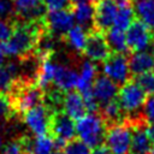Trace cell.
Wrapping results in <instances>:
<instances>
[{"label":"cell","instance_id":"obj_1","mask_svg":"<svg viewBox=\"0 0 154 154\" xmlns=\"http://www.w3.org/2000/svg\"><path fill=\"white\" fill-rule=\"evenodd\" d=\"M43 29V18L37 20L14 19V26L11 36L7 41L1 42L5 54L8 57H17L18 59L32 55L36 51V45Z\"/></svg>","mask_w":154,"mask_h":154},{"label":"cell","instance_id":"obj_2","mask_svg":"<svg viewBox=\"0 0 154 154\" xmlns=\"http://www.w3.org/2000/svg\"><path fill=\"white\" fill-rule=\"evenodd\" d=\"M17 117H22L26 111L43 103L45 91L37 85L36 81L17 77L7 93Z\"/></svg>","mask_w":154,"mask_h":154},{"label":"cell","instance_id":"obj_3","mask_svg":"<svg viewBox=\"0 0 154 154\" xmlns=\"http://www.w3.org/2000/svg\"><path fill=\"white\" fill-rule=\"evenodd\" d=\"M107 125L99 113H85L76 122L78 138L88 147L94 148L105 141Z\"/></svg>","mask_w":154,"mask_h":154},{"label":"cell","instance_id":"obj_4","mask_svg":"<svg viewBox=\"0 0 154 154\" xmlns=\"http://www.w3.org/2000/svg\"><path fill=\"white\" fill-rule=\"evenodd\" d=\"M146 93L143 89L131 78L126 83L119 87L117 100L124 111L126 118H137L143 116V113H138L146 102Z\"/></svg>","mask_w":154,"mask_h":154},{"label":"cell","instance_id":"obj_5","mask_svg":"<svg viewBox=\"0 0 154 154\" xmlns=\"http://www.w3.org/2000/svg\"><path fill=\"white\" fill-rule=\"evenodd\" d=\"M125 38L130 53L147 51L154 43V30L137 18L126 29Z\"/></svg>","mask_w":154,"mask_h":154},{"label":"cell","instance_id":"obj_6","mask_svg":"<svg viewBox=\"0 0 154 154\" xmlns=\"http://www.w3.org/2000/svg\"><path fill=\"white\" fill-rule=\"evenodd\" d=\"M132 137V129L126 120L107 126L105 144L113 154H129Z\"/></svg>","mask_w":154,"mask_h":154},{"label":"cell","instance_id":"obj_7","mask_svg":"<svg viewBox=\"0 0 154 154\" xmlns=\"http://www.w3.org/2000/svg\"><path fill=\"white\" fill-rule=\"evenodd\" d=\"M102 72L119 87L132 78L129 67V54L112 52L102 61Z\"/></svg>","mask_w":154,"mask_h":154},{"label":"cell","instance_id":"obj_8","mask_svg":"<svg viewBox=\"0 0 154 154\" xmlns=\"http://www.w3.org/2000/svg\"><path fill=\"white\" fill-rule=\"evenodd\" d=\"M73 24L75 17L71 11V6L58 10H48L43 17L45 29L59 40L73 26Z\"/></svg>","mask_w":154,"mask_h":154},{"label":"cell","instance_id":"obj_9","mask_svg":"<svg viewBox=\"0 0 154 154\" xmlns=\"http://www.w3.org/2000/svg\"><path fill=\"white\" fill-rule=\"evenodd\" d=\"M109 46L107 43L106 36L102 31L91 28L87 31V38H85V46L83 49V55L88 57L91 61L101 63L108 58L111 54Z\"/></svg>","mask_w":154,"mask_h":154},{"label":"cell","instance_id":"obj_10","mask_svg":"<svg viewBox=\"0 0 154 154\" xmlns=\"http://www.w3.org/2000/svg\"><path fill=\"white\" fill-rule=\"evenodd\" d=\"M52 113L53 112L45 103H41L26 111L20 118L35 136H43L48 135L49 132V122Z\"/></svg>","mask_w":154,"mask_h":154},{"label":"cell","instance_id":"obj_11","mask_svg":"<svg viewBox=\"0 0 154 154\" xmlns=\"http://www.w3.org/2000/svg\"><path fill=\"white\" fill-rule=\"evenodd\" d=\"M48 135L53 140H63L69 142L76 138V124L72 118H70L63 111H55L52 113L49 122Z\"/></svg>","mask_w":154,"mask_h":154},{"label":"cell","instance_id":"obj_12","mask_svg":"<svg viewBox=\"0 0 154 154\" xmlns=\"http://www.w3.org/2000/svg\"><path fill=\"white\" fill-rule=\"evenodd\" d=\"M94 28L106 32L112 28L118 6L112 0H94Z\"/></svg>","mask_w":154,"mask_h":154},{"label":"cell","instance_id":"obj_13","mask_svg":"<svg viewBox=\"0 0 154 154\" xmlns=\"http://www.w3.org/2000/svg\"><path fill=\"white\" fill-rule=\"evenodd\" d=\"M14 19L37 20L45 17L47 7L43 0H12Z\"/></svg>","mask_w":154,"mask_h":154},{"label":"cell","instance_id":"obj_14","mask_svg":"<svg viewBox=\"0 0 154 154\" xmlns=\"http://www.w3.org/2000/svg\"><path fill=\"white\" fill-rule=\"evenodd\" d=\"M119 85L116 84L112 79H109L107 76L101 75L96 76L94 83H93V95L99 103V107L106 105L111 100L117 97L118 88Z\"/></svg>","mask_w":154,"mask_h":154},{"label":"cell","instance_id":"obj_15","mask_svg":"<svg viewBox=\"0 0 154 154\" xmlns=\"http://www.w3.org/2000/svg\"><path fill=\"white\" fill-rule=\"evenodd\" d=\"M63 112H65L73 120L79 119L87 113V108L84 105V100L78 90H69L65 91L63 99Z\"/></svg>","mask_w":154,"mask_h":154},{"label":"cell","instance_id":"obj_16","mask_svg":"<svg viewBox=\"0 0 154 154\" xmlns=\"http://www.w3.org/2000/svg\"><path fill=\"white\" fill-rule=\"evenodd\" d=\"M129 67L131 76L154 70V51L147 49L129 54Z\"/></svg>","mask_w":154,"mask_h":154},{"label":"cell","instance_id":"obj_17","mask_svg":"<svg viewBox=\"0 0 154 154\" xmlns=\"http://www.w3.org/2000/svg\"><path fill=\"white\" fill-rule=\"evenodd\" d=\"M77 81H78V73L76 72V70L65 65L57 64L54 78H53V85H55L63 91H69L76 88Z\"/></svg>","mask_w":154,"mask_h":154},{"label":"cell","instance_id":"obj_18","mask_svg":"<svg viewBox=\"0 0 154 154\" xmlns=\"http://www.w3.org/2000/svg\"><path fill=\"white\" fill-rule=\"evenodd\" d=\"M97 76V69L96 65L89 60L84 61L81 67V75H78L77 81V90L82 96H85L90 93H93V83Z\"/></svg>","mask_w":154,"mask_h":154},{"label":"cell","instance_id":"obj_19","mask_svg":"<svg viewBox=\"0 0 154 154\" xmlns=\"http://www.w3.org/2000/svg\"><path fill=\"white\" fill-rule=\"evenodd\" d=\"M71 11L75 17V22L83 28L85 31L94 28V6L91 2H79L72 4Z\"/></svg>","mask_w":154,"mask_h":154},{"label":"cell","instance_id":"obj_20","mask_svg":"<svg viewBox=\"0 0 154 154\" xmlns=\"http://www.w3.org/2000/svg\"><path fill=\"white\" fill-rule=\"evenodd\" d=\"M99 114L102 117V119L105 120L107 126L123 123L125 120V118H126V116H125L124 111L122 109L117 97L111 100L106 105L101 106V112Z\"/></svg>","mask_w":154,"mask_h":154},{"label":"cell","instance_id":"obj_21","mask_svg":"<svg viewBox=\"0 0 154 154\" xmlns=\"http://www.w3.org/2000/svg\"><path fill=\"white\" fill-rule=\"evenodd\" d=\"M85 38H87V31L79 25H73L66 34H64L60 37L63 42H65L73 51L81 54L83 53V49L85 46Z\"/></svg>","mask_w":154,"mask_h":154},{"label":"cell","instance_id":"obj_22","mask_svg":"<svg viewBox=\"0 0 154 154\" xmlns=\"http://www.w3.org/2000/svg\"><path fill=\"white\" fill-rule=\"evenodd\" d=\"M107 43L109 46L111 52L114 53H124V54H129V48L126 46V38H125V34L123 30H119L117 28H111L106 31L105 34Z\"/></svg>","mask_w":154,"mask_h":154},{"label":"cell","instance_id":"obj_23","mask_svg":"<svg viewBox=\"0 0 154 154\" xmlns=\"http://www.w3.org/2000/svg\"><path fill=\"white\" fill-rule=\"evenodd\" d=\"M134 10L138 19L154 30V0H137Z\"/></svg>","mask_w":154,"mask_h":154},{"label":"cell","instance_id":"obj_24","mask_svg":"<svg viewBox=\"0 0 154 154\" xmlns=\"http://www.w3.org/2000/svg\"><path fill=\"white\" fill-rule=\"evenodd\" d=\"M134 19H135V10H134L132 4L126 5V6H122L117 11L113 26L124 31L129 28V25L134 22Z\"/></svg>","mask_w":154,"mask_h":154},{"label":"cell","instance_id":"obj_25","mask_svg":"<svg viewBox=\"0 0 154 154\" xmlns=\"http://www.w3.org/2000/svg\"><path fill=\"white\" fill-rule=\"evenodd\" d=\"M132 79L143 89L148 95H154V72L147 71L136 76H132Z\"/></svg>","mask_w":154,"mask_h":154},{"label":"cell","instance_id":"obj_26","mask_svg":"<svg viewBox=\"0 0 154 154\" xmlns=\"http://www.w3.org/2000/svg\"><path fill=\"white\" fill-rule=\"evenodd\" d=\"M63 152L65 154H90L91 149L79 138H73L66 143Z\"/></svg>","mask_w":154,"mask_h":154},{"label":"cell","instance_id":"obj_27","mask_svg":"<svg viewBox=\"0 0 154 154\" xmlns=\"http://www.w3.org/2000/svg\"><path fill=\"white\" fill-rule=\"evenodd\" d=\"M16 117L10 96L7 93H0V118L11 119Z\"/></svg>","mask_w":154,"mask_h":154},{"label":"cell","instance_id":"obj_28","mask_svg":"<svg viewBox=\"0 0 154 154\" xmlns=\"http://www.w3.org/2000/svg\"><path fill=\"white\" fill-rule=\"evenodd\" d=\"M14 26V18H0V43L8 40Z\"/></svg>","mask_w":154,"mask_h":154},{"label":"cell","instance_id":"obj_29","mask_svg":"<svg viewBox=\"0 0 154 154\" xmlns=\"http://www.w3.org/2000/svg\"><path fill=\"white\" fill-rule=\"evenodd\" d=\"M142 113L149 124H154V95H149L146 99Z\"/></svg>","mask_w":154,"mask_h":154},{"label":"cell","instance_id":"obj_30","mask_svg":"<svg viewBox=\"0 0 154 154\" xmlns=\"http://www.w3.org/2000/svg\"><path fill=\"white\" fill-rule=\"evenodd\" d=\"M0 16L1 17L6 16L7 18H13L14 17L12 0H0Z\"/></svg>","mask_w":154,"mask_h":154},{"label":"cell","instance_id":"obj_31","mask_svg":"<svg viewBox=\"0 0 154 154\" xmlns=\"http://www.w3.org/2000/svg\"><path fill=\"white\" fill-rule=\"evenodd\" d=\"M43 4L46 5L47 10H58L69 7L71 5L70 0H43Z\"/></svg>","mask_w":154,"mask_h":154},{"label":"cell","instance_id":"obj_32","mask_svg":"<svg viewBox=\"0 0 154 154\" xmlns=\"http://www.w3.org/2000/svg\"><path fill=\"white\" fill-rule=\"evenodd\" d=\"M1 154H24V153H23V150H22V148L19 146L18 140H14V141L7 143L4 147Z\"/></svg>","mask_w":154,"mask_h":154},{"label":"cell","instance_id":"obj_33","mask_svg":"<svg viewBox=\"0 0 154 154\" xmlns=\"http://www.w3.org/2000/svg\"><path fill=\"white\" fill-rule=\"evenodd\" d=\"M90 154H113V153L109 150V148L106 144H99L91 149Z\"/></svg>","mask_w":154,"mask_h":154},{"label":"cell","instance_id":"obj_34","mask_svg":"<svg viewBox=\"0 0 154 154\" xmlns=\"http://www.w3.org/2000/svg\"><path fill=\"white\" fill-rule=\"evenodd\" d=\"M147 134H148L152 143L154 144V124H148L147 125Z\"/></svg>","mask_w":154,"mask_h":154},{"label":"cell","instance_id":"obj_35","mask_svg":"<svg viewBox=\"0 0 154 154\" xmlns=\"http://www.w3.org/2000/svg\"><path fill=\"white\" fill-rule=\"evenodd\" d=\"M118 7H122V6H126V5H130L131 4V0H112Z\"/></svg>","mask_w":154,"mask_h":154},{"label":"cell","instance_id":"obj_36","mask_svg":"<svg viewBox=\"0 0 154 154\" xmlns=\"http://www.w3.org/2000/svg\"><path fill=\"white\" fill-rule=\"evenodd\" d=\"M5 57H6V54H5V52H4V49H2V46H1V43H0V66L4 65Z\"/></svg>","mask_w":154,"mask_h":154},{"label":"cell","instance_id":"obj_37","mask_svg":"<svg viewBox=\"0 0 154 154\" xmlns=\"http://www.w3.org/2000/svg\"><path fill=\"white\" fill-rule=\"evenodd\" d=\"M94 0H70V4H79V2H93Z\"/></svg>","mask_w":154,"mask_h":154},{"label":"cell","instance_id":"obj_38","mask_svg":"<svg viewBox=\"0 0 154 154\" xmlns=\"http://www.w3.org/2000/svg\"><path fill=\"white\" fill-rule=\"evenodd\" d=\"M52 154H65V153H64L63 150H58V149H57V150H55V152H53Z\"/></svg>","mask_w":154,"mask_h":154},{"label":"cell","instance_id":"obj_39","mask_svg":"<svg viewBox=\"0 0 154 154\" xmlns=\"http://www.w3.org/2000/svg\"><path fill=\"white\" fill-rule=\"evenodd\" d=\"M0 146H1V137H0Z\"/></svg>","mask_w":154,"mask_h":154},{"label":"cell","instance_id":"obj_40","mask_svg":"<svg viewBox=\"0 0 154 154\" xmlns=\"http://www.w3.org/2000/svg\"><path fill=\"white\" fill-rule=\"evenodd\" d=\"M131 1H137V0H131Z\"/></svg>","mask_w":154,"mask_h":154}]
</instances>
